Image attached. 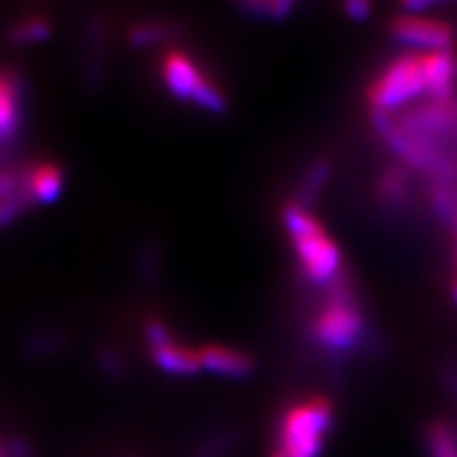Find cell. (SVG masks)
<instances>
[{
  "instance_id": "1",
  "label": "cell",
  "mask_w": 457,
  "mask_h": 457,
  "mask_svg": "<svg viewBox=\"0 0 457 457\" xmlns=\"http://www.w3.org/2000/svg\"><path fill=\"white\" fill-rule=\"evenodd\" d=\"M387 147L410 168L452 185L457 178V102L427 99L398 114H371Z\"/></svg>"
},
{
  "instance_id": "2",
  "label": "cell",
  "mask_w": 457,
  "mask_h": 457,
  "mask_svg": "<svg viewBox=\"0 0 457 457\" xmlns=\"http://www.w3.org/2000/svg\"><path fill=\"white\" fill-rule=\"evenodd\" d=\"M282 223L303 277L314 286H337L343 269L341 250L309 206L303 203L286 204Z\"/></svg>"
},
{
  "instance_id": "3",
  "label": "cell",
  "mask_w": 457,
  "mask_h": 457,
  "mask_svg": "<svg viewBox=\"0 0 457 457\" xmlns=\"http://www.w3.org/2000/svg\"><path fill=\"white\" fill-rule=\"evenodd\" d=\"M334 421L336 411L326 396L295 400L277 420L269 457H320Z\"/></svg>"
},
{
  "instance_id": "4",
  "label": "cell",
  "mask_w": 457,
  "mask_h": 457,
  "mask_svg": "<svg viewBox=\"0 0 457 457\" xmlns=\"http://www.w3.org/2000/svg\"><path fill=\"white\" fill-rule=\"evenodd\" d=\"M431 99L425 54L404 52L381 69L368 88L371 114H398Z\"/></svg>"
},
{
  "instance_id": "5",
  "label": "cell",
  "mask_w": 457,
  "mask_h": 457,
  "mask_svg": "<svg viewBox=\"0 0 457 457\" xmlns=\"http://www.w3.org/2000/svg\"><path fill=\"white\" fill-rule=\"evenodd\" d=\"M332 295L320 305L311 322V337L330 354H349L359 349L366 336V320L349 290L334 286Z\"/></svg>"
},
{
  "instance_id": "6",
  "label": "cell",
  "mask_w": 457,
  "mask_h": 457,
  "mask_svg": "<svg viewBox=\"0 0 457 457\" xmlns=\"http://www.w3.org/2000/svg\"><path fill=\"white\" fill-rule=\"evenodd\" d=\"M161 75L168 92L181 104H193L210 114H223L228 102L221 88L204 73L200 65L183 52L166 54Z\"/></svg>"
},
{
  "instance_id": "7",
  "label": "cell",
  "mask_w": 457,
  "mask_h": 457,
  "mask_svg": "<svg viewBox=\"0 0 457 457\" xmlns=\"http://www.w3.org/2000/svg\"><path fill=\"white\" fill-rule=\"evenodd\" d=\"M391 33L400 46L418 54L450 50L453 38L452 27L448 23L423 16V13L406 12L393 20Z\"/></svg>"
},
{
  "instance_id": "8",
  "label": "cell",
  "mask_w": 457,
  "mask_h": 457,
  "mask_svg": "<svg viewBox=\"0 0 457 457\" xmlns=\"http://www.w3.org/2000/svg\"><path fill=\"white\" fill-rule=\"evenodd\" d=\"M198 354H200V364H203V370H208L212 374L225 379H235V381L248 379L255 370L252 356L233 347L206 345L198 351Z\"/></svg>"
},
{
  "instance_id": "9",
  "label": "cell",
  "mask_w": 457,
  "mask_h": 457,
  "mask_svg": "<svg viewBox=\"0 0 457 457\" xmlns=\"http://www.w3.org/2000/svg\"><path fill=\"white\" fill-rule=\"evenodd\" d=\"M149 351H151L153 364L159 370H162L168 376L191 378L203 370L198 351L181 345V343H178L174 337L162 343V345L151 347Z\"/></svg>"
},
{
  "instance_id": "10",
  "label": "cell",
  "mask_w": 457,
  "mask_h": 457,
  "mask_svg": "<svg viewBox=\"0 0 457 457\" xmlns=\"http://www.w3.org/2000/svg\"><path fill=\"white\" fill-rule=\"evenodd\" d=\"M27 193L33 204H50L57 200L65 187V176L60 166L52 162L27 168Z\"/></svg>"
},
{
  "instance_id": "11",
  "label": "cell",
  "mask_w": 457,
  "mask_h": 457,
  "mask_svg": "<svg viewBox=\"0 0 457 457\" xmlns=\"http://www.w3.org/2000/svg\"><path fill=\"white\" fill-rule=\"evenodd\" d=\"M21 124V88L13 75L0 73V147L18 136Z\"/></svg>"
},
{
  "instance_id": "12",
  "label": "cell",
  "mask_w": 457,
  "mask_h": 457,
  "mask_svg": "<svg viewBox=\"0 0 457 457\" xmlns=\"http://www.w3.org/2000/svg\"><path fill=\"white\" fill-rule=\"evenodd\" d=\"M425 442L428 457H457V428L446 420L427 427Z\"/></svg>"
},
{
  "instance_id": "13",
  "label": "cell",
  "mask_w": 457,
  "mask_h": 457,
  "mask_svg": "<svg viewBox=\"0 0 457 457\" xmlns=\"http://www.w3.org/2000/svg\"><path fill=\"white\" fill-rule=\"evenodd\" d=\"M50 25L46 20L33 18V20H25L18 23L16 27L10 29L8 40L13 46H27V45H35V42H42L50 37Z\"/></svg>"
},
{
  "instance_id": "14",
  "label": "cell",
  "mask_w": 457,
  "mask_h": 457,
  "mask_svg": "<svg viewBox=\"0 0 457 457\" xmlns=\"http://www.w3.org/2000/svg\"><path fill=\"white\" fill-rule=\"evenodd\" d=\"M294 3H284V0H277V3H246L242 4L240 10L246 13V16H253L267 21H282L290 18L294 10Z\"/></svg>"
},
{
  "instance_id": "15",
  "label": "cell",
  "mask_w": 457,
  "mask_h": 457,
  "mask_svg": "<svg viewBox=\"0 0 457 457\" xmlns=\"http://www.w3.org/2000/svg\"><path fill=\"white\" fill-rule=\"evenodd\" d=\"M171 35V27L166 23H143L130 29V42L134 46H149L162 42Z\"/></svg>"
},
{
  "instance_id": "16",
  "label": "cell",
  "mask_w": 457,
  "mask_h": 457,
  "mask_svg": "<svg viewBox=\"0 0 457 457\" xmlns=\"http://www.w3.org/2000/svg\"><path fill=\"white\" fill-rule=\"evenodd\" d=\"M383 195L393 204L400 203L406 196V179L400 171H387L383 176Z\"/></svg>"
},
{
  "instance_id": "17",
  "label": "cell",
  "mask_w": 457,
  "mask_h": 457,
  "mask_svg": "<svg viewBox=\"0 0 457 457\" xmlns=\"http://www.w3.org/2000/svg\"><path fill=\"white\" fill-rule=\"evenodd\" d=\"M233 445H235V436L231 433L216 435V436H212L210 440H206L204 445L198 448L196 457H220V455L227 453L228 448H231Z\"/></svg>"
},
{
  "instance_id": "18",
  "label": "cell",
  "mask_w": 457,
  "mask_h": 457,
  "mask_svg": "<svg viewBox=\"0 0 457 457\" xmlns=\"http://www.w3.org/2000/svg\"><path fill=\"white\" fill-rule=\"evenodd\" d=\"M330 171H332L330 164L324 162V161L314 164V166L309 170V176H307V181H305V193H307L309 196L319 195L322 185L328 181V178H330Z\"/></svg>"
},
{
  "instance_id": "19",
  "label": "cell",
  "mask_w": 457,
  "mask_h": 457,
  "mask_svg": "<svg viewBox=\"0 0 457 457\" xmlns=\"http://www.w3.org/2000/svg\"><path fill=\"white\" fill-rule=\"evenodd\" d=\"M97 364L102 368L109 378H120L124 364L119 359V354H114L111 349H102L97 353Z\"/></svg>"
},
{
  "instance_id": "20",
  "label": "cell",
  "mask_w": 457,
  "mask_h": 457,
  "mask_svg": "<svg viewBox=\"0 0 457 457\" xmlns=\"http://www.w3.org/2000/svg\"><path fill=\"white\" fill-rule=\"evenodd\" d=\"M0 457H31V446L25 440H0Z\"/></svg>"
},
{
  "instance_id": "21",
  "label": "cell",
  "mask_w": 457,
  "mask_h": 457,
  "mask_svg": "<svg viewBox=\"0 0 457 457\" xmlns=\"http://www.w3.org/2000/svg\"><path fill=\"white\" fill-rule=\"evenodd\" d=\"M343 10H345V16L356 23H364L371 16V4L364 3V0H351L343 6Z\"/></svg>"
},
{
  "instance_id": "22",
  "label": "cell",
  "mask_w": 457,
  "mask_h": 457,
  "mask_svg": "<svg viewBox=\"0 0 457 457\" xmlns=\"http://www.w3.org/2000/svg\"><path fill=\"white\" fill-rule=\"evenodd\" d=\"M452 299H453V303L457 307V280L452 284Z\"/></svg>"
}]
</instances>
